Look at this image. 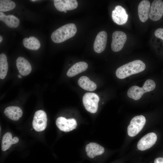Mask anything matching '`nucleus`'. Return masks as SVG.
<instances>
[{"mask_svg":"<svg viewBox=\"0 0 163 163\" xmlns=\"http://www.w3.org/2000/svg\"><path fill=\"white\" fill-rule=\"evenodd\" d=\"M85 151L89 158H93L95 156L103 154L104 149L103 147L99 144L91 142L86 146Z\"/></svg>","mask_w":163,"mask_h":163,"instance_id":"nucleus-16","label":"nucleus"},{"mask_svg":"<svg viewBox=\"0 0 163 163\" xmlns=\"http://www.w3.org/2000/svg\"><path fill=\"white\" fill-rule=\"evenodd\" d=\"M107 35L104 31L100 32L97 35L93 45L94 51L97 53H100L105 50L107 44Z\"/></svg>","mask_w":163,"mask_h":163,"instance_id":"nucleus-12","label":"nucleus"},{"mask_svg":"<svg viewBox=\"0 0 163 163\" xmlns=\"http://www.w3.org/2000/svg\"><path fill=\"white\" fill-rule=\"evenodd\" d=\"M4 113L9 119L17 121L22 116L23 111L18 107L11 106L5 109Z\"/></svg>","mask_w":163,"mask_h":163,"instance_id":"nucleus-18","label":"nucleus"},{"mask_svg":"<svg viewBox=\"0 0 163 163\" xmlns=\"http://www.w3.org/2000/svg\"><path fill=\"white\" fill-rule=\"evenodd\" d=\"M77 31L75 24H67L54 31L51 34V38L54 42L61 43L73 37Z\"/></svg>","mask_w":163,"mask_h":163,"instance_id":"nucleus-2","label":"nucleus"},{"mask_svg":"<svg viewBox=\"0 0 163 163\" xmlns=\"http://www.w3.org/2000/svg\"><path fill=\"white\" fill-rule=\"evenodd\" d=\"M18 77L19 78H21V76L20 75H18Z\"/></svg>","mask_w":163,"mask_h":163,"instance_id":"nucleus-28","label":"nucleus"},{"mask_svg":"<svg viewBox=\"0 0 163 163\" xmlns=\"http://www.w3.org/2000/svg\"><path fill=\"white\" fill-rule=\"evenodd\" d=\"M163 15V2L161 0H154L150 6L149 18L152 21H157Z\"/></svg>","mask_w":163,"mask_h":163,"instance_id":"nucleus-9","label":"nucleus"},{"mask_svg":"<svg viewBox=\"0 0 163 163\" xmlns=\"http://www.w3.org/2000/svg\"><path fill=\"white\" fill-rule=\"evenodd\" d=\"M8 69V64L6 55L4 53L0 55V78L4 79L6 77Z\"/></svg>","mask_w":163,"mask_h":163,"instance_id":"nucleus-23","label":"nucleus"},{"mask_svg":"<svg viewBox=\"0 0 163 163\" xmlns=\"http://www.w3.org/2000/svg\"><path fill=\"white\" fill-rule=\"evenodd\" d=\"M31 1H32V2H35L36 1V0H30Z\"/></svg>","mask_w":163,"mask_h":163,"instance_id":"nucleus-29","label":"nucleus"},{"mask_svg":"<svg viewBox=\"0 0 163 163\" xmlns=\"http://www.w3.org/2000/svg\"><path fill=\"white\" fill-rule=\"evenodd\" d=\"M154 34L156 37L163 40V28H160L157 29L155 31Z\"/></svg>","mask_w":163,"mask_h":163,"instance_id":"nucleus-25","label":"nucleus"},{"mask_svg":"<svg viewBox=\"0 0 163 163\" xmlns=\"http://www.w3.org/2000/svg\"><path fill=\"white\" fill-rule=\"evenodd\" d=\"M19 139L17 137L12 138L11 134L9 132L6 133L3 136L2 141L1 148L3 151H5L11 146L12 144L17 143Z\"/></svg>","mask_w":163,"mask_h":163,"instance_id":"nucleus-20","label":"nucleus"},{"mask_svg":"<svg viewBox=\"0 0 163 163\" xmlns=\"http://www.w3.org/2000/svg\"><path fill=\"white\" fill-rule=\"evenodd\" d=\"M85 62L81 61L73 64L68 70L67 75L69 77H72L85 71L88 67Z\"/></svg>","mask_w":163,"mask_h":163,"instance_id":"nucleus-17","label":"nucleus"},{"mask_svg":"<svg viewBox=\"0 0 163 163\" xmlns=\"http://www.w3.org/2000/svg\"><path fill=\"white\" fill-rule=\"evenodd\" d=\"M78 82L81 87L87 91H93L97 88L96 83L86 76H81L78 79Z\"/></svg>","mask_w":163,"mask_h":163,"instance_id":"nucleus-21","label":"nucleus"},{"mask_svg":"<svg viewBox=\"0 0 163 163\" xmlns=\"http://www.w3.org/2000/svg\"><path fill=\"white\" fill-rule=\"evenodd\" d=\"M150 6V2L147 0H142L139 3L138 8V14L142 22H145L149 17Z\"/></svg>","mask_w":163,"mask_h":163,"instance_id":"nucleus-14","label":"nucleus"},{"mask_svg":"<svg viewBox=\"0 0 163 163\" xmlns=\"http://www.w3.org/2000/svg\"><path fill=\"white\" fill-rule=\"evenodd\" d=\"M47 120L46 114L44 111L42 110L36 111L32 122L34 129L38 132L44 130L47 126Z\"/></svg>","mask_w":163,"mask_h":163,"instance_id":"nucleus-6","label":"nucleus"},{"mask_svg":"<svg viewBox=\"0 0 163 163\" xmlns=\"http://www.w3.org/2000/svg\"><path fill=\"white\" fill-rule=\"evenodd\" d=\"M112 41L111 48L114 52L120 51L123 47L127 40V36L126 34L121 31H116L112 35Z\"/></svg>","mask_w":163,"mask_h":163,"instance_id":"nucleus-7","label":"nucleus"},{"mask_svg":"<svg viewBox=\"0 0 163 163\" xmlns=\"http://www.w3.org/2000/svg\"><path fill=\"white\" fill-rule=\"evenodd\" d=\"M145 122V118L142 115L136 116L133 117L127 127L128 135L130 137L136 136L142 129Z\"/></svg>","mask_w":163,"mask_h":163,"instance_id":"nucleus-5","label":"nucleus"},{"mask_svg":"<svg viewBox=\"0 0 163 163\" xmlns=\"http://www.w3.org/2000/svg\"><path fill=\"white\" fill-rule=\"evenodd\" d=\"M154 163H163V158L159 157L156 158L154 160Z\"/></svg>","mask_w":163,"mask_h":163,"instance_id":"nucleus-26","label":"nucleus"},{"mask_svg":"<svg viewBox=\"0 0 163 163\" xmlns=\"http://www.w3.org/2000/svg\"><path fill=\"white\" fill-rule=\"evenodd\" d=\"M54 5L58 11H64L76 8L78 3L76 0H54Z\"/></svg>","mask_w":163,"mask_h":163,"instance_id":"nucleus-13","label":"nucleus"},{"mask_svg":"<svg viewBox=\"0 0 163 163\" xmlns=\"http://www.w3.org/2000/svg\"><path fill=\"white\" fill-rule=\"evenodd\" d=\"M23 44L25 48L32 50H37L40 47V43L39 40L33 36L30 37L29 38H24Z\"/></svg>","mask_w":163,"mask_h":163,"instance_id":"nucleus-22","label":"nucleus"},{"mask_svg":"<svg viewBox=\"0 0 163 163\" xmlns=\"http://www.w3.org/2000/svg\"><path fill=\"white\" fill-rule=\"evenodd\" d=\"M145 65L140 60H136L124 64L118 68L116 72L117 77L123 79L131 75L143 71Z\"/></svg>","mask_w":163,"mask_h":163,"instance_id":"nucleus-1","label":"nucleus"},{"mask_svg":"<svg viewBox=\"0 0 163 163\" xmlns=\"http://www.w3.org/2000/svg\"><path fill=\"white\" fill-rule=\"evenodd\" d=\"M56 124L60 130L65 132H70L75 129L77 125L75 119H66L62 117H59L56 119Z\"/></svg>","mask_w":163,"mask_h":163,"instance_id":"nucleus-8","label":"nucleus"},{"mask_svg":"<svg viewBox=\"0 0 163 163\" xmlns=\"http://www.w3.org/2000/svg\"><path fill=\"white\" fill-rule=\"evenodd\" d=\"M157 140V136L154 133H149L142 137L139 141L137 147L140 151H144L152 146Z\"/></svg>","mask_w":163,"mask_h":163,"instance_id":"nucleus-10","label":"nucleus"},{"mask_svg":"<svg viewBox=\"0 0 163 163\" xmlns=\"http://www.w3.org/2000/svg\"><path fill=\"white\" fill-rule=\"evenodd\" d=\"M0 20L10 28L17 27L20 24L19 19L15 16L13 15H5L2 12H0Z\"/></svg>","mask_w":163,"mask_h":163,"instance_id":"nucleus-19","label":"nucleus"},{"mask_svg":"<svg viewBox=\"0 0 163 163\" xmlns=\"http://www.w3.org/2000/svg\"><path fill=\"white\" fill-rule=\"evenodd\" d=\"M156 85L154 81L150 79L146 80L142 87L134 85L128 89L127 94L128 97L135 100L140 99L144 93L150 91L155 88Z\"/></svg>","mask_w":163,"mask_h":163,"instance_id":"nucleus-3","label":"nucleus"},{"mask_svg":"<svg viewBox=\"0 0 163 163\" xmlns=\"http://www.w3.org/2000/svg\"><path fill=\"white\" fill-rule=\"evenodd\" d=\"M128 15L122 6L117 5L112 11V18L113 21L118 25L125 24L127 21Z\"/></svg>","mask_w":163,"mask_h":163,"instance_id":"nucleus-11","label":"nucleus"},{"mask_svg":"<svg viewBox=\"0 0 163 163\" xmlns=\"http://www.w3.org/2000/svg\"><path fill=\"white\" fill-rule=\"evenodd\" d=\"M16 65L20 74L23 76L28 75L31 71L32 67L30 63L23 57L19 56L17 58Z\"/></svg>","mask_w":163,"mask_h":163,"instance_id":"nucleus-15","label":"nucleus"},{"mask_svg":"<svg viewBox=\"0 0 163 163\" xmlns=\"http://www.w3.org/2000/svg\"><path fill=\"white\" fill-rule=\"evenodd\" d=\"M16 6L15 3L9 0H0V11L5 12L14 9Z\"/></svg>","mask_w":163,"mask_h":163,"instance_id":"nucleus-24","label":"nucleus"},{"mask_svg":"<svg viewBox=\"0 0 163 163\" xmlns=\"http://www.w3.org/2000/svg\"><path fill=\"white\" fill-rule=\"evenodd\" d=\"M3 39L2 37L1 36H0V43H1Z\"/></svg>","mask_w":163,"mask_h":163,"instance_id":"nucleus-27","label":"nucleus"},{"mask_svg":"<svg viewBox=\"0 0 163 163\" xmlns=\"http://www.w3.org/2000/svg\"><path fill=\"white\" fill-rule=\"evenodd\" d=\"M64 12L65 13H66V12H67V11H66V10L65 11H64Z\"/></svg>","mask_w":163,"mask_h":163,"instance_id":"nucleus-30","label":"nucleus"},{"mask_svg":"<svg viewBox=\"0 0 163 163\" xmlns=\"http://www.w3.org/2000/svg\"><path fill=\"white\" fill-rule=\"evenodd\" d=\"M99 98L94 93L87 92L83 97V103L86 110L91 113H96L98 109Z\"/></svg>","mask_w":163,"mask_h":163,"instance_id":"nucleus-4","label":"nucleus"}]
</instances>
